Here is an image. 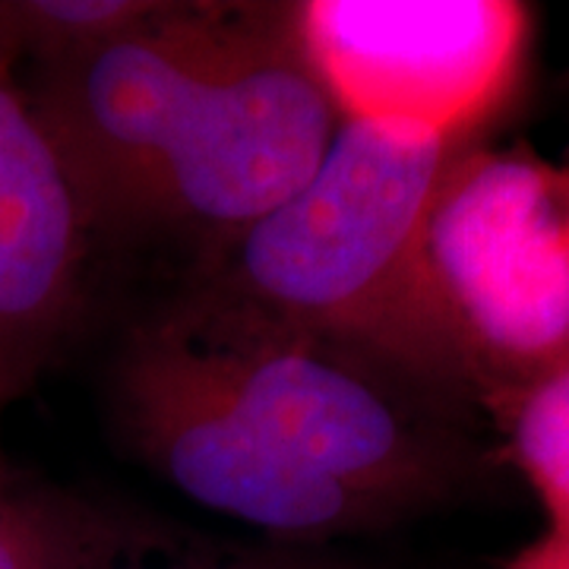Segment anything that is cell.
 <instances>
[{"label": "cell", "instance_id": "7a4b0ae2", "mask_svg": "<svg viewBox=\"0 0 569 569\" xmlns=\"http://www.w3.org/2000/svg\"><path fill=\"white\" fill-rule=\"evenodd\" d=\"M462 149L339 123L313 178L216 257L203 288L443 406H478L427 253L430 209Z\"/></svg>", "mask_w": 569, "mask_h": 569}, {"label": "cell", "instance_id": "30bf717a", "mask_svg": "<svg viewBox=\"0 0 569 569\" xmlns=\"http://www.w3.org/2000/svg\"><path fill=\"white\" fill-rule=\"evenodd\" d=\"M162 0H0V48L32 70L77 61L149 20Z\"/></svg>", "mask_w": 569, "mask_h": 569}, {"label": "cell", "instance_id": "3957f363", "mask_svg": "<svg viewBox=\"0 0 569 569\" xmlns=\"http://www.w3.org/2000/svg\"><path fill=\"white\" fill-rule=\"evenodd\" d=\"M164 317L224 396L305 466L402 519L466 485V440L421 389L209 288Z\"/></svg>", "mask_w": 569, "mask_h": 569}, {"label": "cell", "instance_id": "5b68a950", "mask_svg": "<svg viewBox=\"0 0 569 569\" xmlns=\"http://www.w3.org/2000/svg\"><path fill=\"white\" fill-rule=\"evenodd\" d=\"M291 29L339 121L449 146L481 142L531 51L512 0H305Z\"/></svg>", "mask_w": 569, "mask_h": 569}, {"label": "cell", "instance_id": "277c9868", "mask_svg": "<svg viewBox=\"0 0 569 569\" xmlns=\"http://www.w3.org/2000/svg\"><path fill=\"white\" fill-rule=\"evenodd\" d=\"M427 253L478 408L569 351V171L466 146L440 181Z\"/></svg>", "mask_w": 569, "mask_h": 569}, {"label": "cell", "instance_id": "9c48e42d", "mask_svg": "<svg viewBox=\"0 0 569 569\" xmlns=\"http://www.w3.org/2000/svg\"><path fill=\"white\" fill-rule=\"evenodd\" d=\"M481 408L503 433L509 459L541 500L550 529L569 531V351Z\"/></svg>", "mask_w": 569, "mask_h": 569}, {"label": "cell", "instance_id": "7c38bea8", "mask_svg": "<svg viewBox=\"0 0 569 569\" xmlns=\"http://www.w3.org/2000/svg\"><path fill=\"white\" fill-rule=\"evenodd\" d=\"M500 569H569V531L550 529L512 553Z\"/></svg>", "mask_w": 569, "mask_h": 569}, {"label": "cell", "instance_id": "52a82bcc", "mask_svg": "<svg viewBox=\"0 0 569 569\" xmlns=\"http://www.w3.org/2000/svg\"><path fill=\"white\" fill-rule=\"evenodd\" d=\"M89 244L61 156L0 48V408L32 392L80 320Z\"/></svg>", "mask_w": 569, "mask_h": 569}, {"label": "cell", "instance_id": "ba28073f", "mask_svg": "<svg viewBox=\"0 0 569 569\" xmlns=\"http://www.w3.org/2000/svg\"><path fill=\"white\" fill-rule=\"evenodd\" d=\"M168 550L162 535L22 471L0 447V569H140Z\"/></svg>", "mask_w": 569, "mask_h": 569}, {"label": "cell", "instance_id": "8992f818", "mask_svg": "<svg viewBox=\"0 0 569 569\" xmlns=\"http://www.w3.org/2000/svg\"><path fill=\"white\" fill-rule=\"evenodd\" d=\"M111 402L123 443L159 478L272 541L313 548L402 519L276 447L206 373L168 317L127 339Z\"/></svg>", "mask_w": 569, "mask_h": 569}, {"label": "cell", "instance_id": "8fae6325", "mask_svg": "<svg viewBox=\"0 0 569 569\" xmlns=\"http://www.w3.org/2000/svg\"><path fill=\"white\" fill-rule=\"evenodd\" d=\"M140 569H367L305 545H266V548H193L168 550Z\"/></svg>", "mask_w": 569, "mask_h": 569}, {"label": "cell", "instance_id": "6da1fadb", "mask_svg": "<svg viewBox=\"0 0 569 569\" xmlns=\"http://www.w3.org/2000/svg\"><path fill=\"white\" fill-rule=\"evenodd\" d=\"M26 92L92 241L190 238L209 263L313 178L342 123L291 3L162 0Z\"/></svg>", "mask_w": 569, "mask_h": 569}]
</instances>
